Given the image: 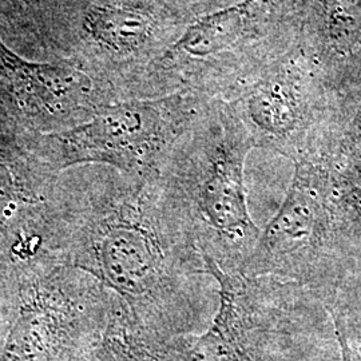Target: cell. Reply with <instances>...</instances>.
I'll use <instances>...</instances> for the list:
<instances>
[{"mask_svg":"<svg viewBox=\"0 0 361 361\" xmlns=\"http://www.w3.org/2000/svg\"><path fill=\"white\" fill-rule=\"evenodd\" d=\"M219 308L202 334L161 347L164 361H320L322 302L300 285L210 269Z\"/></svg>","mask_w":361,"mask_h":361,"instance_id":"5","label":"cell"},{"mask_svg":"<svg viewBox=\"0 0 361 361\" xmlns=\"http://www.w3.org/2000/svg\"><path fill=\"white\" fill-rule=\"evenodd\" d=\"M310 0H238L195 16L143 78L138 98L229 101L301 39Z\"/></svg>","mask_w":361,"mask_h":361,"instance_id":"3","label":"cell"},{"mask_svg":"<svg viewBox=\"0 0 361 361\" xmlns=\"http://www.w3.org/2000/svg\"><path fill=\"white\" fill-rule=\"evenodd\" d=\"M55 0H0V31L10 38L37 35Z\"/></svg>","mask_w":361,"mask_h":361,"instance_id":"11","label":"cell"},{"mask_svg":"<svg viewBox=\"0 0 361 361\" xmlns=\"http://www.w3.org/2000/svg\"><path fill=\"white\" fill-rule=\"evenodd\" d=\"M295 173L277 213L261 231L243 271L308 289L331 307L353 256L336 219L322 168L310 158Z\"/></svg>","mask_w":361,"mask_h":361,"instance_id":"7","label":"cell"},{"mask_svg":"<svg viewBox=\"0 0 361 361\" xmlns=\"http://www.w3.org/2000/svg\"><path fill=\"white\" fill-rule=\"evenodd\" d=\"M62 173L34 137L0 134V252L49 243Z\"/></svg>","mask_w":361,"mask_h":361,"instance_id":"10","label":"cell"},{"mask_svg":"<svg viewBox=\"0 0 361 361\" xmlns=\"http://www.w3.org/2000/svg\"><path fill=\"white\" fill-rule=\"evenodd\" d=\"M209 101L186 91L114 101L99 106L75 128L34 140L59 171L104 165L130 176L150 177L161 173L174 146Z\"/></svg>","mask_w":361,"mask_h":361,"instance_id":"6","label":"cell"},{"mask_svg":"<svg viewBox=\"0 0 361 361\" xmlns=\"http://www.w3.org/2000/svg\"><path fill=\"white\" fill-rule=\"evenodd\" d=\"M113 102L65 59H30L0 37V134L35 137L75 128Z\"/></svg>","mask_w":361,"mask_h":361,"instance_id":"9","label":"cell"},{"mask_svg":"<svg viewBox=\"0 0 361 361\" xmlns=\"http://www.w3.org/2000/svg\"><path fill=\"white\" fill-rule=\"evenodd\" d=\"M256 149L224 99H210L161 170L169 195L209 269L237 273L261 229L250 214L245 161Z\"/></svg>","mask_w":361,"mask_h":361,"instance_id":"2","label":"cell"},{"mask_svg":"<svg viewBox=\"0 0 361 361\" xmlns=\"http://www.w3.org/2000/svg\"><path fill=\"white\" fill-rule=\"evenodd\" d=\"M326 82L301 42L228 101L256 149L293 162L307 153L329 113Z\"/></svg>","mask_w":361,"mask_h":361,"instance_id":"8","label":"cell"},{"mask_svg":"<svg viewBox=\"0 0 361 361\" xmlns=\"http://www.w3.org/2000/svg\"><path fill=\"white\" fill-rule=\"evenodd\" d=\"M49 247L70 255L122 297L126 319L147 340L169 343L201 328L210 276L161 173L67 169L58 182Z\"/></svg>","mask_w":361,"mask_h":361,"instance_id":"1","label":"cell"},{"mask_svg":"<svg viewBox=\"0 0 361 361\" xmlns=\"http://www.w3.org/2000/svg\"><path fill=\"white\" fill-rule=\"evenodd\" d=\"M195 16L182 0H56L44 59L75 63L113 102L137 99L150 66Z\"/></svg>","mask_w":361,"mask_h":361,"instance_id":"4","label":"cell"}]
</instances>
